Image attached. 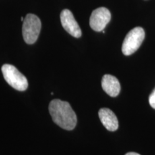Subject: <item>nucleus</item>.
I'll list each match as a JSON object with an SVG mask.
<instances>
[{
  "label": "nucleus",
  "mask_w": 155,
  "mask_h": 155,
  "mask_svg": "<svg viewBox=\"0 0 155 155\" xmlns=\"http://www.w3.org/2000/svg\"><path fill=\"white\" fill-rule=\"evenodd\" d=\"M101 86L104 91L111 97L117 96L121 91L119 80L111 75H104L103 76Z\"/></svg>",
  "instance_id": "obj_8"
},
{
  "label": "nucleus",
  "mask_w": 155,
  "mask_h": 155,
  "mask_svg": "<svg viewBox=\"0 0 155 155\" xmlns=\"http://www.w3.org/2000/svg\"><path fill=\"white\" fill-rule=\"evenodd\" d=\"M111 15L110 11L106 7H99L93 11L90 17V26L96 32L104 30L108 23L110 22Z\"/></svg>",
  "instance_id": "obj_5"
},
{
  "label": "nucleus",
  "mask_w": 155,
  "mask_h": 155,
  "mask_svg": "<svg viewBox=\"0 0 155 155\" xmlns=\"http://www.w3.org/2000/svg\"><path fill=\"white\" fill-rule=\"evenodd\" d=\"M125 155H140L138 153H136V152H129L127 154H126Z\"/></svg>",
  "instance_id": "obj_10"
},
{
  "label": "nucleus",
  "mask_w": 155,
  "mask_h": 155,
  "mask_svg": "<svg viewBox=\"0 0 155 155\" xmlns=\"http://www.w3.org/2000/svg\"><path fill=\"white\" fill-rule=\"evenodd\" d=\"M49 111L53 121L65 130H73L77 124L76 114L68 102L54 99L49 104Z\"/></svg>",
  "instance_id": "obj_1"
},
{
  "label": "nucleus",
  "mask_w": 155,
  "mask_h": 155,
  "mask_svg": "<svg viewBox=\"0 0 155 155\" xmlns=\"http://www.w3.org/2000/svg\"><path fill=\"white\" fill-rule=\"evenodd\" d=\"M145 37L144 29L137 27L132 29L127 35L122 44V53L125 55L134 53L143 42Z\"/></svg>",
  "instance_id": "obj_4"
},
{
  "label": "nucleus",
  "mask_w": 155,
  "mask_h": 155,
  "mask_svg": "<svg viewBox=\"0 0 155 155\" xmlns=\"http://www.w3.org/2000/svg\"><path fill=\"white\" fill-rule=\"evenodd\" d=\"M41 30V22L38 16L28 14L25 17L22 25V35L27 44H34L38 40Z\"/></svg>",
  "instance_id": "obj_3"
},
{
  "label": "nucleus",
  "mask_w": 155,
  "mask_h": 155,
  "mask_svg": "<svg viewBox=\"0 0 155 155\" xmlns=\"http://www.w3.org/2000/svg\"><path fill=\"white\" fill-rule=\"evenodd\" d=\"M149 102H150V106L155 109V88L149 97Z\"/></svg>",
  "instance_id": "obj_9"
},
{
  "label": "nucleus",
  "mask_w": 155,
  "mask_h": 155,
  "mask_svg": "<svg viewBox=\"0 0 155 155\" xmlns=\"http://www.w3.org/2000/svg\"><path fill=\"white\" fill-rule=\"evenodd\" d=\"M101 121L107 130L114 131L119 128V121L115 114L110 109L106 108H101L98 111Z\"/></svg>",
  "instance_id": "obj_7"
},
{
  "label": "nucleus",
  "mask_w": 155,
  "mask_h": 155,
  "mask_svg": "<svg viewBox=\"0 0 155 155\" xmlns=\"http://www.w3.org/2000/svg\"><path fill=\"white\" fill-rule=\"evenodd\" d=\"M61 22L65 30L71 35L76 38H81L82 32L73 13L69 9H65L61 12Z\"/></svg>",
  "instance_id": "obj_6"
},
{
  "label": "nucleus",
  "mask_w": 155,
  "mask_h": 155,
  "mask_svg": "<svg viewBox=\"0 0 155 155\" xmlns=\"http://www.w3.org/2000/svg\"><path fill=\"white\" fill-rule=\"evenodd\" d=\"M4 78L9 86L19 91H24L28 87L26 77L22 74L14 65L5 64L2 67Z\"/></svg>",
  "instance_id": "obj_2"
}]
</instances>
